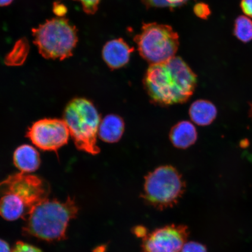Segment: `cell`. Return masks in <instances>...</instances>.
<instances>
[{
    "label": "cell",
    "mask_w": 252,
    "mask_h": 252,
    "mask_svg": "<svg viewBox=\"0 0 252 252\" xmlns=\"http://www.w3.org/2000/svg\"><path fill=\"white\" fill-rule=\"evenodd\" d=\"M32 33L40 55L47 59L70 58L78 42L76 28L63 17L46 21L33 28Z\"/></svg>",
    "instance_id": "5"
},
{
    "label": "cell",
    "mask_w": 252,
    "mask_h": 252,
    "mask_svg": "<svg viewBox=\"0 0 252 252\" xmlns=\"http://www.w3.org/2000/svg\"><path fill=\"white\" fill-rule=\"evenodd\" d=\"M234 35L241 42L248 43L252 40V21L245 16L236 19L234 28Z\"/></svg>",
    "instance_id": "15"
},
{
    "label": "cell",
    "mask_w": 252,
    "mask_h": 252,
    "mask_svg": "<svg viewBox=\"0 0 252 252\" xmlns=\"http://www.w3.org/2000/svg\"><path fill=\"white\" fill-rule=\"evenodd\" d=\"M181 252H207L206 248L197 242H186Z\"/></svg>",
    "instance_id": "19"
},
{
    "label": "cell",
    "mask_w": 252,
    "mask_h": 252,
    "mask_svg": "<svg viewBox=\"0 0 252 252\" xmlns=\"http://www.w3.org/2000/svg\"><path fill=\"white\" fill-rule=\"evenodd\" d=\"M134 41L140 55L151 64L169 61L179 46L178 33L172 27L156 23L143 24Z\"/></svg>",
    "instance_id": "6"
},
{
    "label": "cell",
    "mask_w": 252,
    "mask_h": 252,
    "mask_svg": "<svg viewBox=\"0 0 252 252\" xmlns=\"http://www.w3.org/2000/svg\"><path fill=\"white\" fill-rule=\"evenodd\" d=\"M185 184L172 166L158 167L145 178L143 197L146 202L163 210L177 204L184 194Z\"/></svg>",
    "instance_id": "7"
},
{
    "label": "cell",
    "mask_w": 252,
    "mask_h": 252,
    "mask_svg": "<svg viewBox=\"0 0 252 252\" xmlns=\"http://www.w3.org/2000/svg\"><path fill=\"white\" fill-rule=\"evenodd\" d=\"M14 162L21 172H33L40 164V156L37 151L30 145L25 144L17 148L14 154Z\"/></svg>",
    "instance_id": "11"
},
{
    "label": "cell",
    "mask_w": 252,
    "mask_h": 252,
    "mask_svg": "<svg viewBox=\"0 0 252 252\" xmlns=\"http://www.w3.org/2000/svg\"><path fill=\"white\" fill-rule=\"evenodd\" d=\"M125 130L124 120L116 115H109L100 122L98 135L106 143H116L122 137Z\"/></svg>",
    "instance_id": "12"
},
{
    "label": "cell",
    "mask_w": 252,
    "mask_h": 252,
    "mask_svg": "<svg viewBox=\"0 0 252 252\" xmlns=\"http://www.w3.org/2000/svg\"><path fill=\"white\" fill-rule=\"evenodd\" d=\"M0 252H11L9 245L2 239H0Z\"/></svg>",
    "instance_id": "25"
},
{
    "label": "cell",
    "mask_w": 252,
    "mask_h": 252,
    "mask_svg": "<svg viewBox=\"0 0 252 252\" xmlns=\"http://www.w3.org/2000/svg\"><path fill=\"white\" fill-rule=\"evenodd\" d=\"M134 49L122 38L108 41L104 45L102 58L104 62L112 70L124 67L130 61Z\"/></svg>",
    "instance_id": "10"
},
{
    "label": "cell",
    "mask_w": 252,
    "mask_h": 252,
    "mask_svg": "<svg viewBox=\"0 0 252 252\" xmlns=\"http://www.w3.org/2000/svg\"><path fill=\"white\" fill-rule=\"evenodd\" d=\"M240 5L244 13L252 18V0H242Z\"/></svg>",
    "instance_id": "22"
},
{
    "label": "cell",
    "mask_w": 252,
    "mask_h": 252,
    "mask_svg": "<svg viewBox=\"0 0 252 252\" xmlns=\"http://www.w3.org/2000/svg\"><path fill=\"white\" fill-rule=\"evenodd\" d=\"M168 3L170 8H175L179 7L187 3L189 0H165Z\"/></svg>",
    "instance_id": "24"
},
{
    "label": "cell",
    "mask_w": 252,
    "mask_h": 252,
    "mask_svg": "<svg viewBox=\"0 0 252 252\" xmlns=\"http://www.w3.org/2000/svg\"><path fill=\"white\" fill-rule=\"evenodd\" d=\"M70 131L63 120L45 119L34 123L28 136L34 145L44 151H56L67 143Z\"/></svg>",
    "instance_id": "8"
},
{
    "label": "cell",
    "mask_w": 252,
    "mask_h": 252,
    "mask_svg": "<svg viewBox=\"0 0 252 252\" xmlns=\"http://www.w3.org/2000/svg\"><path fill=\"white\" fill-rule=\"evenodd\" d=\"M193 11L198 18L206 20L212 13L209 5L204 2L197 3L194 5Z\"/></svg>",
    "instance_id": "18"
},
{
    "label": "cell",
    "mask_w": 252,
    "mask_h": 252,
    "mask_svg": "<svg viewBox=\"0 0 252 252\" xmlns=\"http://www.w3.org/2000/svg\"><path fill=\"white\" fill-rule=\"evenodd\" d=\"M189 234L185 225H171L157 229L143 238L142 252H181Z\"/></svg>",
    "instance_id": "9"
},
{
    "label": "cell",
    "mask_w": 252,
    "mask_h": 252,
    "mask_svg": "<svg viewBox=\"0 0 252 252\" xmlns=\"http://www.w3.org/2000/svg\"><path fill=\"white\" fill-rule=\"evenodd\" d=\"M135 234L140 236V237L144 238L147 234L146 231V229L144 228L138 227L135 229Z\"/></svg>",
    "instance_id": "26"
},
{
    "label": "cell",
    "mask_w": 252,
    "mask_h": 252,
    "mask_svg": "<svg viewBox=\"0 0 252 252\" xmlns=\"http://www.w3.org/2000/svg\"><path fill=\"white\" fill-rule=\"evenodd\" d=\"M250 114H251V117L252 118V104L251 105V110H250Z\"/></svg>",
    "instance_id": "28"
},
{
    "label": "cell",
    "mask_w": 252,
    "mask_h": 252,
    "mask_svg": "<svg viewBox=\"0 0 252 252\" xmlns=\"http://www.w3.org/2000/svg\"><path fill=\"white\" fill-rule=\"evenodd\" d=\"M78 212L76 203L70 197L64 201L47 198L37 204L24 220V231L46 241L63 240L65 238L69 223Z\"/></svg>",
    "instance_id": "3"
},
{
    "label": "cell",
    "mask_w": 252,
    "mask_h": 252,
    "mask_svg": "<svg viewBox=\"0 0 252 252\" xmlns=\"http://www.w3.org/2000/svg\"><path fill=\"white\" fill-rule=\"evenodd\" d=\"M63 121L78 149L92 155L99 153L97 136L100 118L90 100L84 98L72 100L66 106Z\"/></svg>",
    "instance_id": "4"
},
{
    "label": "cell",
    "mask_w": 252,
    "mask_h": 252,
    "mask_svg": "<svg viewBox=\"0 0 252 252\" xmlns=\"http://www.w3.org/2000/svg\"><path fill=\"white\" fill-rule=\"evenodd\" d=\"M197 75L180 57L151 64L144 84L151 99L162 105L185 103L193 94Z\"/></svg>",
    "instance_id": "1"
},
{
    "label": "cell",
    "mask_w": 252,
    "mask_h": 252,
    "mask_svg": "<svg viewBox=\"0 0 252 252\" xmlns=\"http://www.w3.org/2000/svg\"><path fill=\"white\" fill-rule=\"evenodd\" d=\"M11 252H42L39 249L23 242H18Z\"/></svg>",
    "instance_id": "20"
},
{
    "label": "cell",
    "mask_w": 252,
    "mask_h": 252,
    "mask_svg": "<svg viewBox=\"0 0 252 252\" xmlns=\"http://www.w3.org/2000/svg\"><path fill=\"white\" fill-rule=\"evenodd\" d=\"M197 138L196 128L188 121L178 123L172 127L170 133V139L173 146L179 149H187L196 142Z\"/></svg>",
    "instance_id": "13"
},
{
    "label": "cell",
    "mask_w": 252,
    "mask_h": 252,
    "mask_svg": "<svg viewBox=\"0 0 252 252\" xmlns=\"http://www.w3.org/2000/svg\"><path fill=\"white\" fill-rule=\"evenodd\" d=\"M14 0H0V7H4L11 4Z\"/></svg>",
    "instance_id": "27"
},
{
    "label": "cell",
    "mask_w": 252,
    "mask_h": 252,
    "mask_svg": "<svg viewBox=\"0 0 252 252\" xmlns=\"http://www.w3.org/2000/svg\"><path fill=\"white\" fill-rule=\"evenodd\" d=\"M81 2L83 10L87 14L93 15L98 9L101 0H76Z\"/></svg>",
    "instance_id": "17"
},
{
    "label": "cell",
    "mask_w": 252,
    "mask_h": 252,
    "mask_svg": "<svg viewBox=\"0 0 252 252\" xmlns=\"http://www.w3.org/2000/svg\"><path fill=\"white\" fill-rule=\"evenodd\" d=\"M217 110L212 102L206 100L195 101L189 109L191 121L199 126L209 125L217 116Z\"/></svg>",
    "instance_id": "14"
},
{
    "label": "cell",
    "mask_w": 252,
    "mask_h": 252,
    "mask_svg": "<svg viewBox=\"0 0 252 252\" xmlns=\"http://www.w3.org/2000/svg\"><path fill=\"white\" fill-rule=\"evenodd\" d=\"M141 1L148 8L169 7L165 0H141Z\"/></svg>",
    "instance_id": "21"
},
{
    "label": "cell",
    "mask_w": 252,
    "mask_h": 252,
    "mask_svg": "<svg viewBox=\"0 0 252 252\" xmlns=\"http://www.w3.org/2000/svg\"><path fill=\"white\" fill-rule=\"evenodd\" d=\"M29 52V46L26 40L21 39L15 44L8 55L6 57L5 63L11 65H18L23 64L26 59Z\"/></svg>",
    "instance_id": "16"
},
{
    "label": "cell",
    "mask_w": 252,
    "mask_h": 252,
    "mask_svg": "<svg viewBox=\"0 0 252 252\" xmlns=\"http://www.w3.org/2000/svg\"><path fill=\"white\" fill-rule=\"evenodd\" d=\"M50 192L49 184L37 176L23 172L9 176L0 183V216L8 220H25Z\"/></svg>",
    "instance_id": "2"
},
{
    "label": "cell",
    "mask_w": 252,
    "mask_h": 252,
    "mask_svg": "<svg viewBox=\"0 0 252 252\" xmlns=\"http://www.w3.org/2000/svg\"><path fill=\"white\" fill-rule=\"evenodd\" d=\"M67 10L65 6L61 3L56 2L53 7V11L56 15L59 16V17H63V15L67 12Z\"/></svg>",
    "instance_id": "23"
}]
</instances>
